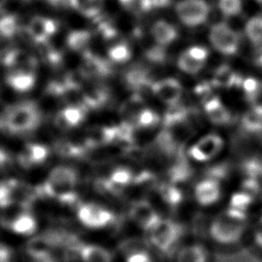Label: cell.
Wrapping results in <instances>:
<instances>
[{
  "instance_id": "3957f363",
  "label": "cell",
  "mask_w": 262,
  "mask_h": 262,
  "mask_svg": "<svg viewBox=\"0 0 262 262\" xmlns=\"http://www.w3.org/2000/svg\"><path fill=\"white\" fill-rule=\"evenodd\" d=\"M78 175L75 169L68 166H56L47 177L44 184L45 192L60 201H70L75 194Z\"/></svg>"
},
{
  "instance_id": "f1b7e54d",
  "label": "cell",
  "mask_w": 262,
  "mask_h": 262,
  "mask_svg": "<svg viewBox=\"0 0 262 262\" xmlns=\"http://www.w3.org/2000/svg\"><path fill=\"white\" fill-rule=\"evenodd\" d=\"M163 196H164L165 201H167L171 204H176L180 200L181 195H180V192L177 189L170 186V187H167L163 190Z\"/></svg>"
},
{
  "instance_id": "44dd1931",
  "label": "cell",
  "mask_w": 262,
  "mask_h": 262,
  "mask_svg": "<svg viewBox=\"0 0 262 262\" xmlns=\"http://www.w3.org/2000/svg\"><path fill=\"white\" fill-rule=\"evenodd\" d=\"M83 262H112L111 253L98 245H86L81 250Z\"/></svg>"
},
{
  "instance_id": "83f0119b",
  "label": "cell",
  "mask_w": 262,
  "mask_h": 262,
  "mask_svg": "<svg viewBox=\"0 0 262 262\" xmlns=\"http://www.w3.org/2000/svg\"><path fill=\"white\" fill-rule=\"evenodd\" d=\"M126 262H152L149 255L144 251H136L131 253L127 259Z\"/></svg>"
},
{
  "instance_id": "8992f818",
  "label": "cell",
  "mask_w": 262,
  "mask_h": 262,
  "mask_svg": "<svg viewBox=\"0 0 262 262\" xmlns=\"http://www.w3.org/2000/svg\"><path fill=\"white\" fill-rule=\"evenodd\" d=\"M79 221L86 227L99 229L106 227L114 220V214L105 207L95 203H85L77 212Z\"/></svg>"
},
{
  "instance_id": "4dcf8cb0",
  "label": "cell",
  "mask_w": 262,
  "mask_h": 262,
  "mask_svg": "<svg viewBox=\"0 0 262 262\" xmlns=\"http://www.w3.org/2000/svg\"><path fill=\"white\" fill-rule=\"evenodd\" d=\"M147 54H148V57H149V58H151V59H154V60H158V59L163 58V56H164L163 46L158 45L157 47L151 48L150 50H148Z\"/></svg>"
},
{
  "instance_id": "ac0fdd59",
  "label": "cell",
  "mask_w": 262,
  "mask_h": 262,
  "mask_svg": "<svg viewBox=\"0 0 262 262\" xmlns=\"http://www.w3.org/2000/svg\"><path fill=\"white\" fill-rule=\"evenodd\" d=\"M176 262H208V253L200 244L186 245L178 251Z\"/></svg>"
},
{
  "instance_id": "d6a6232c",
  "label": "cell",
  "mask_w": 262,
  "mask_h": 262,
  "mask_svg": "<svg viewBox=\"0 0 262 262\" xmlns=\"http://www.w3.org/2000/svg\"><path fill=\"white\" fill-rule=\"evenodd\" d=\"M170 3V0H151L152 8L156 7H165Z\"/></svg>"
},
{
  "instance_id": "5bb4252c",
  "label": "cell",
  "mask_w": 262,
  "mask_h": 262,
  "mask_svg": "<svg viewBox=\"0 0 262 262\" xmlns=\"http://www.w3.org/2000/svg\"><path fill=\"white\" fill-rule=\"evenodd\" d=\"M37 220L33 214L28 211L18 212L8 222L9 229L19 235H31L37 229Z\"/></svg>"
},
{
  "instance_id": "2e32d148",
  "label": "cell",
  "mask_w": 262,
  "mask_h": 262,
  "mask_svg": "<svg viewBox=\"0 0 262 262\" xmlns=\"http://www.w3.org/2000/svg\"><path fill=\"white\" fill-rule=\"evenodd\" d=\"M48 149L45 145L40 143L27 144L23 149L19 161L25 167H31L42 164L48 157Z\"/></svg>"
},
{
  "instance_id": "f546056e",
  "label": "cell",
  "mask_w": 262,
  "mask_h": 262,
  "mask_svg": "<svg viewBox=\"0 0 262 262\" xmlns=\"http://www.w3.org/2000/svg\"><path fill=\"white\" fill-rule=\"evenodd\" d=\"M12 252L9 247L0 244V262H11Z\"/></svg>"
},
{
  "instance_id": "ffe728a7",
  "label": "cell",
  "mask_w": 262,
  "mask_h": 262,
  "mask_svg": "<svg viewBox=\"0 0 262 262\" xmlns=\"http://www.w3.org/2000/svg\"><path fill=\"white\" fill-rule=\"evenodd\" d=\"M205 112L209 120L215 124H224L230 119L229 111L218 98L209 99L205 104Z\"/></svg>"
},
{
  "instance_id": "e0dca14e",
  "label": "cell",
  "mask_w": 262,
  "mask_h": 262,
  "mask_svg": "<svg viewBox=\"0 0 262 262\" xmlns=\"http://www.w3.org/2000/svg\"><path fill=\"white\" fill-rule=\"evenodd\" d=\"M243 88L253 111L262 115V82L248 78L244 81Z\"/></svg>"
},
{
  "instance_id": "1f68e13d",
  "label": "cell",
  "mask_w": 262,
  "mask_h": 262,
  "mask_svg": "<svg viewBox=\"0 0 262 262\" xmlns=\"http://www.w3.org/2000/svg\"><path fill=\"white\" fill-rule=\"evenodd\" d=\"M254 238L256 244L262 248V217L260 218V220L258 221L255 231H254Z\"/></svg>"
},
{
  "instance_id": "d590c367",
  "label": "cell",
  "mask_w": 262,
  "mask_h": 262,
  "mask_svg": "<svg viewBox=\"0 0 262 262\" xmlns=\"http://www.w3.org/2000/svg\"><path fill=\"white\" fill-rule=\"evenodd\" d=\"M256 1H257L259 4H261V5H262V0H256Z\"/></svg>"
},
{
  "instance_id": "4316f807",
  "label": "cell",
  "mask_w": 262,
  "mask_h": 262,
  "mask_svg": "<svg viewBox=\"0 0 262 262\" xmlns=\"http://www.w3.org/2000/svg\"><path fill=\"white\" fill-rule=\"evenodd\" d=\"M157 121H158V117H157L156 113L150 110H144L143 112L140 113L139 118H138L139 124L144 127L152 126L157 123Z\"/></svg>"
},
{
  "instance_id": "603a6c76",
  "label": "cell",
  "mask_w": 262,
  "mask_h": 262,
  "mask_svg": "<svg viewBox=\"0 0 262 262\" xmlns=\"http://www.w3.org/2000/svg\"><path fill=\"white\" fill-rule=\"evenodd\" d=\"M15 183L0 181V208H8L14 201Z\"/></svg>"
},
{
  "instance_id": "7402d4cb",
  "label": "cell",
  "mask_w": 262,
  "mask_h": 262,
  "mask_svg": "<svg viewBox=\"0 0 262 262\" xmlns=\"http://www.w3.org/2000/svg\"><path fill=\"white\" fill-rule=\"evenodd\" d=\"M247 37L255 44L262 42V15L251 17L245 27Z\"/></svg>"
},
{
  "instance_id": "836d02e7",
  "label": "cell",
  "mask_w": 262,
  "mask_h": 262,
  "mask_svg": "<svg viewBox=\"0 0 262 262\" xmlns=\"http://www.w3.org/2000/svg\"><path fill=\"white\" fill-rule=\"evenodd\" d=\"M7 161H8V159H7L6 152L4 150L0 149V166H4Z\"/></svg>"
},
{
  "instance_id": "52a82bcc",
  "label": "cell",
  "mask_w": 262,
  "mask_h": 262,
  "mask_svg": "<svg viewBox=\"0 0 262 262\" xmlns=\"http://www.w3.org/2000/svg\"><path fill=\"white\" fill-rule=\"evenodd\" d=\"M224 146L223 138L216 133H209L199 138L189 148V157L196 162H208L217 157Z\"/></svg>"
},
{
  "instance_id": "e575fe53",
  "label": "cell",
  "mask_w": 262,
  "mask_h": 262,
  "mask_svg": "<svg viewBox=\"0 0 262 262\" xmlns=\"http://www.w3.org/2000/svg\"><path fill=\"white\" fill-rule=\"evenodd\" d=\"M119 2H120L121 4H123V5H129V4L133 3L134 0H119Z\"/></svg>"
},
{
  "instance_id": "d4e9b609",
  "label": "cell",
  "mask_w": 262,
  "mask_h": 262,
  "mask_svg": "<svg viewBox=\"0 0 262 262\" xmlns=\"http://www.w3.org/2000/svg\"><path fill=\"white\" fill-rule=\"evenodd\" d=\"M220 12L227 16H235L242 11V0H218Z\"/></svg>"
},
{
  "instance_id": "30bf717a",
  "label": "cell",
  "mask_w": 262,
  "mask_h": 262,
  "mask_svg": "<svg viewBox=\"0 0 262 262\" xmlns=\"http://www.w3.org/2000/svg\"><path fill=\"white\" fill-rule=\"evenodd\" d=\"M155 96L162 102L174 105L182 96V86L174 78H165L151 85Z\"/></svg>"
},
{
  "instance_id": "484cf974",
  "label": "cell",
  "mask_w": 262,
  "mask_h": 262,
  "mask_svg": "<svg viewBox=\"0 0 262 262\" xmlns=\"http://www.w3.org/2000/svg\"><path fill=\"white\" fill-rule=\"evenodd\" d=\"M130 179H131V174L128 170L118 169L111 175V179L108 181L110 187L112 189L122 188L130 182Z\"/></svg>"
},
{
  "instance_id": "277c9868",
  "label": "cell",
  "mask_w": 262,
  "mask_h": 262,
  "mask_svg": "<svg viewBox=\"0 0 262 262\" xmlns=\"http://www.w3.org/2000/svg\"><path fill=\"white\" fill-rule=\"evenodd\" d=\"M209 40L213 48L224 55L234 54L239 46L237 33L223 21L212 26L209 32Z\"/></svg>"
},
{
  "instance_id": "ba28073f",
  "label": "cell",
  "mask_w": 262,
  "mask_h": 262,
  "mask_svg": "<svg viewBox=\"0 0 262 262\" xmlns=\"http://www.w3.org/2000/svg\"><path fill=\"white\" fill-rule=\"evenodd\" d=\"M180 234L179 226L171 220L162 219L149 230L150 243L161 251L170 250Z\"/></svg>"
},
{
  "instance_id": "5b68a950",
  "label": "cell",
  "mask_w": 262,
  "mask_h": 262,
  "mask_svg": "<svg viewBox=\"0 0 262 262\" xmlns=\"http://www.w3.org/2000/svg\"><path fill=\"white\" fill-rule=\"evenodd\" d=\"M175 12L182 24L193 28L208 19L210 7L205 0H181L176 4Z\"/></svg>"
},
{
  "instance_id": "7c38bea8",
  "label": "cell",
  "mask_w": 262,
  "mask_h": 262,
  "mask_svg": "<svg viewBox=\"0 0 262 262\" xmlns=\"http://www.w3.org/2000/svg\"><path fill=\"white\" fill-rule=\"evenodd\" d=\"M7 85L18 93L30 91L36 83L34 72L25 68H13L6 76Z\"/></svg>"
},
{
  "instance_id": "4fadbf2b",
  "label": "cell",
  "mask_w": 262,
  "mask_h": 262,
  "mask_svg": "<svg viewBox=\"0 0 262 262\" xmlns=\"http://www.w3.org/2000/svg\"><path fill=\"white\" fill-rule=\"evenodd\" d=\"M221 195V187L217 180L208 178L200 181L194 187L195 201L202 206H210L216 203Z\"/></svg>"
},
{
  "instance_id": "8fae6325",
  "label": "cell",
  "mask_w": 262,
  "mask_h": 262,
  "mask_svg": "<svg viewBox=\"0 0 262 262\" xmlns=\"http://www.w3.org/2000/svg\"><path fill=\"white\" fill-rule=\"evenodd\" d=\"M130 215L138 226L147 231H149L161 220L156 209L145 201L135 203L131 208Z\"/></svg>"
},
{
  "instance_id": "6da1fadb",
  "label": "cell",
  "mask_w": 262,
  "mask_h": 262,
  "mask_svg": "<svg viewBox=\"0 0 262 262\" xmlns=\"http://www.w3.org/2000/svg\"><path fill=\"white\" fill-rule=\"evenodd\" d=\"M246 226L245 211L230 207L214 218L210 225V235L219 244L231 245L243 236Z\"/></svg>"
},
{
  "instance_id": "d6986e66",
  "label": "cell",
  "mask_w": 262,
  "mask_h": 262,
  "mask_svg": "<svg viewBox=\"0 0 262 262\" xmlns=\"http://www.w3.org/2000/svg\"><path fill=\"white\" fill-rule=\"evenodd\" d=\"M85 113L81 106L69 105L60 111L57 116L58 125L63 128H73L82 123Z\"/></svg>"
},
{
  "instance_id": "9c48e42d",
  "label": "cell",
  "mask_w": 262,
  "mask_h": 262,
  "mask_svg": "<svg viewBox=\"0 0 262 262\" xmlns=\"http://www.w3.org/2000/svg\"><path fill=\"white\" fill-rule=\"evenodd\" d=\"M209 51L202 45H193L182 51L178 57L177 66L180 71L188 75L198 74L206 64Z\"/></svg>"
},
{
  "instance_id": "9a60e30c",
  "label": "cell",
  "mask_w": 262,
  "mask_h": 262,
  "mask_svg": "<svg viewBox=\"0 0 262 262\" xmlns=\"http://www.w3.org/2000/svg\"><path fill=\"white\" fill-rule=\"evenodd\" d=\"M150 33L156 43L161 46H166L171 44L178 37L177 29L172 24L163 19L157 20L151 26Z\"/></svg>"
},
{
  "instance_id": "7a4b0ae2",
  "label": "cell",
  "mask_w": 262,
  "mask_h": 262,
  "mask_svg": "<svg viewBox=\"0 0 262 262\" xmlns=\"http://www.w3.org/2000/svg\"><path fill=\"white\" fill-rule=\"evenodd\" d=\"M41 122L38 106L31 101L10 105L2 117V125L10 134L24 135L36 130Z\"/></svg>"
},
{
  "instance_id": "cb8c5ba5",
  "label": "cell",
  "mask_w": 262,
  "mask_h": 262,
  "mask_svg": "<svg viewBox=\"0 0 262 262\" xmlns=\"http://www.w3.org/2000/svg\"><path fill=\"white\" fill-rule=\"evenodd\" d=\"M108 57L117 62L127 61L131 57V50L125 43H118L108 49Z\"/></svg>"
}]
</instances>
